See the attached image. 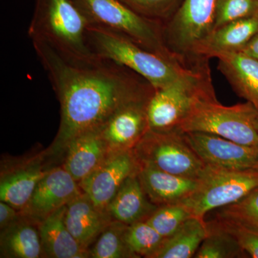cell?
<instances>
[{"instance_id": "cell-10", "label": "cell", "mask_w": 258, "mask_h": 258, "mask_svg": "<svg viewBox=\"0 0 258 258\" xmlns=\"http://www.w3.org/2000/svg\"><path fill=\"white\" fill-rule=\"evenodd\" d=\"M83 192L79 183L63 166L54 168L37 184L20 215L38 225Z\"/></svg>"}, {"instance_id": "cell-21", "label": "cell", "mask_w": 258, "mask_h": 258, "mask_svg": "<svg viewBox=\"0 0 258 258\" xmlns=\"http://www.w3.org/2000/svg\"><path fill=\"white\" fill-rule=\"evenodd\" d=\"M49 170L45 169L41 163L34 161L2 175L0 201L22 211L28 203L37 184Z\"/></svg>"}, {"instance_id": "cell-12", "label": "cell", "mask_w": 258, "mask_h": 258, "mask_svg": "<svg viewBox=\"0 0 258 258\" xmlns=\"http://www.w3.org/2000/svg\"><path fill=\"white\" fill-rule=\"evenodd\" d=\"M138 170L139 163L133 150L112 154L79 186L95 207L106 213L108 205L125 180Z\"/></svg>"}, {"instance_id": "cell-23", "label": "cell", "mask_w": 258, "mask_h": 258, "mask_svg": "<svg viewBox=\"0 0 258 258\" xmlns=\"http://www.w3.org/2000/svg\"><path fill=\"white\" fill-rule=\"evenodd\" d=\"M208 233L205 219L191 217L174 235L166 239L153 258L195 257Z\"/></svg>"}, {"instance_id": "cell-9", "label": "cell", "mask_w": 258, "mask_h": 258, "mask_svg": "<svg viewBox=\"0 0 258 258\" xmlns=\"http://www.w3.org/2000/svg\"><path fill=\"white\" fill-rule=\"evenodd\" d=\"M218 0H183L174 16L163 25L166 47L187 63L195 62V47L215 28Z\"/></svg>"}, {"instance_id": "cell-1", "label": "cell", "mask_w": 258, "mask_h": 258, "mask_svg": "<svg viewBox=\"0 0 258 258\" xmlns=\"http://www.w3.org/2000/svg\"><path fill=\"white\" fill-rule=\"evenodd\" d=\"M32 43L60 103L55 150L66 149L83 132L101 128L125 103L150 98L155 91L143 77L109 59L72 58L46 42Z\"/></svg>"}, {"instance_id": "cell-17", "label": "cell", "mask_w": 258, "mask_h": 258, "mask_svg": "<svg viewBox=\"0 0 258 258\" xmlns=\"http://www.w3.org/2000/svg\"><path fill=\"white\" fill-rule=\"evenodd\" d=\"M64 219L69 232L87 249L113 221L108 214L98 210L84 192L66 205Z\"/></svg>"}, {"instance_id": "cell-14", "label": "cell", "mask_w": 258, "mask_h": 258, "mask_svg": "<svg viewBox=\"0 0 258 258\" xmlns=\"http://www.w3.org/2000/svg\"><path fill=\"white\" fill-rule=\"evenodd\" d=\"M258 32V14L226 24L198 44L194 60H208L224 54L240 52Z\"/></svg>"}, {"instance_id": "cell-22", "label": "cell", "mask_w": 258, "mask_h": 258, "mask_svg": "<svg viewBox=\"0 0 258 258\" xmlns=\"http://www.w3.org/2000/svg\"><path fill=\"white\" fill-rule=\"evenodd\" d=\"M1 257L39 258L44 256L38 225L22 217L1 230Z\"/></svg>"}, {"instance_id": "cell-8", "label": "cell", "mask_w": 258, "mask_h": 258, "mask_svg": "<svg viewBox=\"0 0 258 258\" xmlns=\"http://www.w3.org/2000/svg\"><path fill=\"white\" fill-rule=\"evenodd\" d=\"M133 152L139 165L152 166L175 175L198 178L206 166L178 129L168 132L149 129Z\"/></svg>"}, {"instance_id": "cell-11", "label": "cell", "mask_w": 258, "mask_h": 258, "mask_svg": "<svg viewBox=\"0 0 258 258\" xmlns=\"http://www.w3.org/2000/svg\"><path fill=\"white\" fill-rule=\"evenodd\" d=\"M184 136L205 164L238 170H258V146L244 145L201 132H186Z\"/></svg>"}, {"instance_id": "cell-5", "label": "cell", "mask_w": 258, "mask_h": 258, "mask_svg": "<svg viewBox=\"0 0 258 258\" xmlns=\"http://www.w3.org/2000/svg\"><path fill=\"white\" fill-rule=\"evenodd\" d=\"M183 133L201 132L247 146H258V110L247 102L232 106L217 97L199 102L179 125Z\"/></svg>"}, {"instance_id": "cell-29", "label": "cell", "mask_w": 258, "mask_h": 258, "mask_svg": "<svg viewBox=\"0 0 258 258\" xmlns=\"http://www.w3.org/2000/svg\"><path fill=\"white\" fill-rule=\"evenodd\" d=\"M217 218L226 219L258 229V187L240 201L219 209Z\"/></svg>"}, {"instance_id": "cell-18", "label": "cell", "mask_w": 258, "mask_h": 258, "mask_svg": "<svg viewBox=\"0 0 258 258\" xmlns=\"http://www.w3.org/2000/svg\"><path fill=\"white\" fill-rule=\"evenodd\" d=\"M158 207L147 198L137 174L125 180L107 208L113 221L126 225L146 221Z\"/></svg>"}, {"instance_id": "cell-2", "label": "cell", "mask_w": 258, "mask_h": 258, "mask_svg": "<svg viewBox=\"0 0 258 258\" xmlns=\"http://www.w3.org/2000/svg\"><path fill=\"white\" fill-rule=\"evenodd\" d=\"M88 43L96 55L109 59L137 73L155 88H164L189 72L197 63H184L151 52L130 38L90 24Z\"/></svg>"}, {"instance_id": "cell-31", "label": "cell", "mask_w": 258, "mask_h": 258, "mask_svg": "<svg viewBox=\"0 0 258 258\" xmlns=\"http://www.w3.org/2000/svg\"><path fill=\"white\" fill-rule=\"evenodd\" d=\"M212 221L230 234L246 253L250 257L258 258V229L217 217Z\"/></svg>"}, {"instance_id": "cell-16", "label": "cell", "mask_w": 258, "mask_h": 258, "mask_svg": "<svg viewBox=\"0 0 258 258\" xmlns=\"http://www.w3.org/2000/svg\"><path fill=\"white\" fill-rule=\"evenodd\" d=\"M137 176L147 198L157 207L182 203L199 183V177L175 175L145 165H139Z\"/></svg>"}, {"instance_id": "cell-15", "label": "cell", "mask_w": 258, "mask_h": 258, "mask_svg": "<svg viewBox=\"0 0 258 258\" xmlns=\"http://www.w3.org/2000/svg\"><path fill=\"white\" fill-rule=\"evenodd\" d=\"M63 167L78 183L91 175L109 157L102 127L76 136L66 146Z\"/></svg>"}, {"instance_id": "cell-4", "label": "cell", "mask_w": 258, "mask_h": 258, "mask_svg": "<svg viewBox=\"0 0 258 258\" xmlns=\"http://www.w3.org/2000/svg\"><path fill=\"white\" fill-rule=\"evenodd\" d=\"M215 97L209 60H200L174 82L155 89L148 104L149 129H177L199 102Z\"/></svg>"}, {"instance_id": "cell-3", "label": "cell", "mask_w": 258, "mask_h": 258, "mask_svg": "<svg viewBox=\"0 0 258 258\" xmlns=\"http://www.w3.org/2000/svg\"><path fill=\"white\" fill-rule=\"evenodd\" d=\"M89 25L73 0H35L28 35L67 57L88 59L97 55L88 43Z\"/></svg>"}, {"instance_id": "cell-25", "label": "cell", "mask_w": 258, "mask_h": 258, "mask_svg": "<svg viewBox=\"0 0 258 258\" xmlns=\"http://www.w3.org/2000/svg\"><path fill=\"white\" fill-rule=\"evenodd\" d=\"M208 233L195 255L197 258L245 257L246 252L235 239L212 220L207 222Z\"/></svg>"}, {"instance_id": "cell-27", "label": "cell", "mask_w": 258, "mask_h": 258, "mask_svg": "<svg viewBox=\"0 0 258 258\" xmlns=\"http://www.w3.org/2000/svg\"><path fill=\"white\" fill-rule=\"evenodd\" d=\"M193 217L183 203L158 207L147 221L164 238H169Z\"/></svg>"}, {"instance_id": "cell-7", "label": "cell", "mask_w": 258, "mask_h": 258, "mask_svg": "<svg viewBox=\"0 0 258 258\" xmlns=\"http://www.w3.org/2000/svg\"><path fill=\"white\" fill-rule=\"evenodd\" d=\"M257 187V169L238 170L206 164L195 192L182 203L193 217L205 219L209 212L237 203Z\"/></svg>"}, {"instance_id": "cell-30", "label": "cell", "mask_w": 258, "mask_h": 258, "mask_svg": "<svg viewBox=\"0 0 258 258\" xmlns=\"http://www.w3.org/2000/svg\"><path fill=\"white\" fill-rule=\"evenodd\" d=\"M257 14L258 0H218L214 30L231 22Z\"/></svg>"}, {"instance_id": "cell-24", "label": "cell", "mask_w": 258, "mask_h": 258, "mask_svg": "<svg viewBox=\"0 0 258 258\" xmlns=\"http://www.w3.org/2000/svg\"><path fill=\"white\" fill-rule=\"evenodd\" d=\"M126 227L121 222L113 220L90 247V257L138 258L125 243Z\"/></svg>"}, {"instance_id": "cell-6", "label": "cell", "mask_w": 258, "mask_h": 258, "mask_svg": "<svg viewBox=\"0 0 258 258\" xmlns=\"http://www.w3.org/2000/svg\"><path fill=\"white\" fill-rule=\"evenodd\" d=\"M91 25L125 35L144 48L185 62L166 47L163 24L140 16L118 0H73Z\"/></svg>"}, {"instance_id": "cell-33", "label": "cell", "mask_w": 258, "mask_h": 258, "mask_svg": "<svg viewBox=\"0 0 258 258\" xmlns=\"http://www.w3.org/2000/svg\"><path fill=\"white\" fill-rule=\"evenodd\" d=\"M240 52H244L258 60V32Z\"/></svg>"}, {"instance_id": "cell-26", "label": "cell", "mask_w": 258, "mask_h": 258, "mask_svg": "<svg viewBox=\"0 0 258 258\" xmlns=\"http://www.w3.org/2000/svg\"><path fill=\"white\" fill-rule=\"evenodd\" d=\"M124 238L129 249L137 257L147 258L154 257L166 240L147 220L127 225Z\"/></svg>"}, {"instance_id": "cell-28", "label": "cell", "mask_w": 258, "mask_h": 258, "mask_svg": "<svg viewBox=\"0 0 258 258\" xmlns=\"http://www.w3.org/2000/svg\"><path fill=\"white\" fill-rule=\"evenodd\" d=\"M140 16L167 23L179 9L183 0H118Z\"/></svg>"}, {"instance_id": "cell-13", "label": "cell", "mask_w": 258, "mask_h": 258, "mask_svg": "<svg viewBox=\"0 0 258 258\" xmlns=\"http://www.w3.org/2000/svg\"><path fill=\"white\" fill-rule=\"evenodd\" d=\"M150 98L125 103L102 126V135L109 155L133 150L147 133L149 129L147 108Z\"/></svg>"}, {"instance_id": "cell-32", "label": "cell", "mask_w": 258, "mask_h": 258, "mask_svg": "<svg viewBox=\"0 0 258 258\" xmlns=\"http://www.w3.org/2000/svg\"><path fill=\"white\" fill-rule=\"evenodd\" d=\"M21 217L20 211L9 204L0 202V229L4 230Z\"/></svg>"}, {"instance_id": "cell-19", "label": "cell", "mask_w": 258, "mask_h": 258, "mask_svg": "<svg viewBox=\"0 0 258 258\" xmlns=\"http://www.w3.org/2000/svg\"><path fill=\"white\" fill-rule=\"evenodd\" d=\"M66 206L51 214L38 224L42 250L51 258H88L89 251L84 248L69 232L64 223Z\"/></svg>"}, {"instance_id": "cell-20", "label": "cell", "mask_w": 258, "mask_h": 258, "mask_svg": "<svg viewBox=\"0 0 258 258\" xmlns=\"http://www.w3.org/2000/svg\"><path fill=\"white\" fill-rule=\"evenodd\" d=\"M218 69L239 96L258 110V60L242 52L217 57Z\"/></svg>"}]
</instances>
